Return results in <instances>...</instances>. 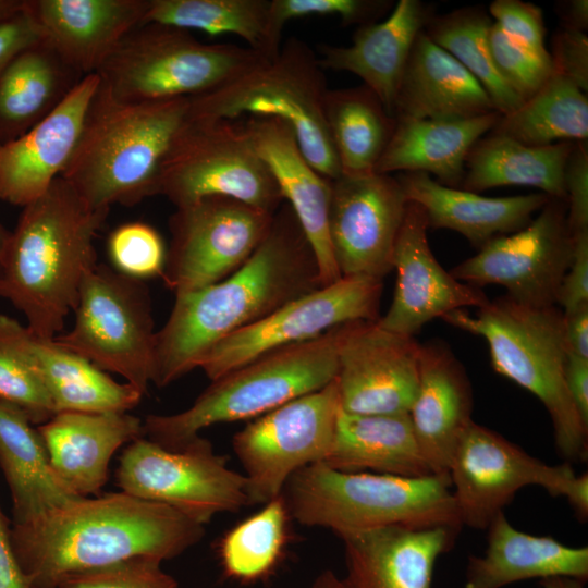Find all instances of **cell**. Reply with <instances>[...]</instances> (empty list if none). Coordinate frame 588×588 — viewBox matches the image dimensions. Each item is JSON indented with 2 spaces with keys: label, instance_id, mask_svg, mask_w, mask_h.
Listing matches in <instances>:
<instances>
[{
  "label": "cell",
  "instance_id": "5b68a950",
  "mask_svg": "<svg viewBox=\"0 0 588 588\" xmlns=\"http://www.w3.org/2000/svg\"><path fill=\"white\" fill-rule=\"evenodd\" d=\"M449 476L403 477L348 473L322 462L296 471L282 495L291 518L346 535L389 527L463 526Z\"/></svg>",
  "mask_w": 588,
  "mask_h": 588
},
{
  "label": "cell",
  "instance_id": "ac0fdd59",
  "mask_svg": "<svg viewBox=\"0 0 588 588\" xmlns=\"http://www.w3.org/2000/svg\"><path fill=\"white\" fill-rule=\"evenodd\" d=\"M329 234L341 277L382 279L392 255L407 199L391 174H341L330 181Z\"/></svg>",
  "mask_w": 588,
  "mask_h": 588
},
{
  "label": "cell",
  "instance_id": "83f0119b",
  "mask_svg": "<svg viewBox=\"0 0 588 588\" xmlns=\"http://www.w3.org/2000/svg\"><path fill=\"white\" fill-rule=\"evenodd\" d=\"M432 15V9L419 0H400L383 21L360 25L350 46H319V64L358 76L394 117L397 87L413 45Z\"/></svg>",
  "mask_w": 588,
  "mask_h": 588
},
{
  "label": "cell",
  "instance_id": "9c48e42d",
  "mask_svg": "<svg viewBox=\"0 0 588 588\" xmlns=\"http://www.w3.org/2000/svg\"><path fill=\"white\" fill-rule=\"evenodd\" d=\"M266 60L247 46L204 44L189 30L145 23L121 40L96 74L115 99L148 102L201 95Z\"/></svg>",
  "mask_w": 588,
  "mask_h": 588
},
{
  "label": "cell",
  "instance_id": "f546056e",
  "mask_svg": "<svg viewBox=\"0 0 588 588\" xmlns=\"http://www.w3.org/2000/svg\"><path fill=\"white\" fill-rule=\"evenodd\" d=\"M396 179L406 199L425 209L430 228L453 230L478 248L523 229L550 200L543 193L486 197L442 185L424 172H403Z\"/></svg>",
  "mask_w": 588,
  "mask_h": 588
},
{
  "label": "cell",
  "instance_id": "d6986e66",
  "mask_svg": "<svg viewBox=\"0 0 588 588\" xmlns=\"http://www.w3.org/2000/svg\"><path fill=\"white\" fill-rule=\"evenodd\" d=\"M420 344L376 321H356L340 351L335 382L341 411L408 414L419 379Z\"/></svg>",
  "mask_w": 588,
  "mask_h": 588
},
{
  "label": "cell",
  "instance_id": "7bdbcfd3",
  "mask_svg": "<svg viewBox=\"0 0 588 588\" xmlns=\"http://www.w3.org/2000/svg\"><path fill=\"white\" fill-rule=\"evenodd\" d=\"M107 249L114 269L132 279L161 277L167 249L159 233L149 224L133 221L115 228Z\"/></svg>",
  "mask_w": 588,
  "mask_h": 588
},
{
  "label": "cell",
  "instance_id": "680465c9",
  "mask_svg": "<svg viewBox=\"0 0 588 588\" xmlns=\"http://www.w3.org/2000/svg\"><path fill=\"white\" fill-rule=\"evenodd\" d=\"M585 583L580 579L566 576H552L540 579L542 588H584Z\"/></svg>",
  "mask_w": 588,
  "mask_h": 588
},
{
  "label": "cell",
  "instance_id": "91938a15",
  "mask_svg": "<svg viewBox=\"0 0 588 588\" xmlns=\"http://www.w3.org/2000/svg\"><path fill=\"white\" fill-rule=\"evenodd\" d=\"M307 588H339V576L333 571L326 569Z\"/></svg>",
  "mask_w": 588,
  "mask_h": 588
},
{
  "label": "cell",
  "instance_id": "681fc988",
  "mask_svg": "<svg viewBox=\"0 0 588 588\" xmlns=\"http://www.w3.org/2000/svg\"><path fill=\"white\" fill-rule=\"evenodd\" d=\"M553 70L588 90V37L586 32L561 26L552 37Z\"/></svg>",
  "mask_w": 588,
  "mask_h": 588
},
{
  "label": "cell",
  "instance_id": "277c9868",
  "mask_svg": "<svg viewBox=\"0 0 588 588\" xmlns=\"http://www.w3.org/2000/svg\"><path fill=\"white\" fill-rule=\"evenodd\" d=\"M188 107V98L121 101L99 81L60 176L96 209L130 207L155 196L159 167Z\"/></svg>",
  "mask_w": 588,
  "mask_h": 588
},
{
  "label": "cell",
  "instance_id": "cb8c5ba5",
  "mask_svg": "<svg viewBox=\"0 0 588 588\" xmlns=\"http://www.w3.org/2000/svg\"><path fill=\"white\" fill-rule=\"evenodd\" d=\"M456 532L389 526L343 536L339 588H431L437 560L453 548Z\"/></svg>",
  "mask_w": 588,
  "mask_h": 588
},
{
  "label": "cell",
  "instance_id": "8d00e7d4",
  "mask_svg": "<svg viewBox=\"0 0 588 588\" xmlns=\"http://www.w3.org/2000/svg\"><path fill=\"white\" fill-rule=\"evenodd\" d=\"M324 115L341 174L373 173L395 127V118L364 84L328 89Z\"/></svg>",
  "mask_w": 588,
  "mask_h": 588
},
{
  "label": "cell",
  "instance_id": "7c38bea8",
  "mask_svg": "<svg viewBox=\"0 0 588 588\" xmlns=\"http://www.w3.org/2000/svg\"><path fill=\"white\" fill-rule=\"evenodd\" d=\"M115 477L121 491L170 506L203 526L219 513L248 505L245 476L200 436L174 451L139 437L123 451Z\"/></svg>",
  "mask_w": 588,
  "mask_h": 588
},
{
  "label": "cell",
  "instance_id": "603a6c76",
  "mask_svg": "<svg viewBox=\"0 0 588 588\" xmlns=\"http://www.w3.org/2000/svg\"><path fill=\"white\" fill-rule=\"evenodd\" d=\"M243 122L314 250L322 285L338 281L341 273L329 234L330 180L309 164L286 122L256 117Z\"/></svg>",
  "mask_w": 588,
  "mask_h": 588
},
{
  "label": "cell",
  "instance_id": "836d02e7",
  "mask_svg": "<svg viewBox=\"0 0 588 588\" xmlns=\"http://www.w3.org/2000/svg\"><path fill=\"white\" fill-rule=\"evenodd\" d=\"M83 77L45 39L17 53L0 72V143L45 120Z\"/></svg>",
  "mask_w": 588,
  "mask_h": 588
},
{
  "label": "cell",
  "instance_id": "d6a6232c",
  "mask_svg": "<svg viewBox=\"0 0 588 588\" xmlns=\"http://www.w3.org/2000/svg\"><path fill=\"white\" fill-rule=\"evenodd\" d=\"M322 463L348 473L434 475L421 453L408 414L356 415L340 409L333 442Z\"/></svg>",
  "mask_w": 588,
  "mask_h": 588
},
{
  "label": "cell",
  "instance_id": "f907efd6",
  "mask_svg": "<svg viewBox=\"0 0 588 588\" xmlns=\"http://www.w3.org/2000/svg\"><path fill=\"white\" fill-rule=\"evenodd\" d=\"M572 236V261L561 282L556 301L563 314L588 305V231Z\"/></svg>",
  "mask_w": 588,
  "mask_h": 588
},
{
  "label": "cell",
  "instance_id": "f1b7e54d",
  "mask_svg": "<svg viewBox=\"0 0 588 588\" xmlns=\"http://www.w3.org/2000/svg\"><path fill=\"white\" fill-rule=\"evenodd\" d=\"M494 111L480 83L420 32L397 87L394 118L455 121Z\"/></svg>",
  "mask_w": 588,
  "mask_h": 588
},
{
  "label": "cell",
  "instance_id": "484cf974",
  "mask_svg": "<svg viewBox=\"0 0 588 588\" xmlns=\"http://www.w3.org/2000/svg\"><path fill=\"white\" fill-rule=\"evenodd\" d=\"M471 411L469 379L450 347L439 341L420 344L418 387L408 416L434 475L449 476L458 441L473 421Z\"/></svg>",
  "mask_w": 588,
  "mask_h": 588
},
{
  "label": "cell",
  "instance_id": "94428289",
  "mask_svg": "<svg viewBox=\"0 0 588 588\" xmlns=\"http://www.w3.org/2000/svg\"><path fill=\"white\" fill-rule=\"evenodd\" d=\"M23 7L24 0H0V22L16 14Z\"/></svg>",
  "mask_w": 588,
  "mask_h": 588
},
{
  "label": "cell",
  "instance_id": "60d3db41",
  "mask_svg": "<svg viewBox=\"0 0 588 588\" xmlns=\"http://www.w3.org/2000/svg\"><path fill=\"white\" fill-rule=\"evenodd\" d=\"M290 519L286 503L280 494L226 531L219 543L225 575L240 581L267 576L282 556Z\"/></svg>",
  "mask_w": 588,
  "mask_h": 588
},
{
  "label": "cell",
  "instance_id": "ee69618b",
  "mask_svg": "<svg viewBox=\"0 0 588 588\" xmlns=\"http://www.w3.org/2000/svg\"><path fill=\"white\" fill-rule=\"evenodd\" d=\"M489 47L504 83L523 100L537 93L553 73L551 56L535 53L509 38L494 23Z\"/></svg>",
  "mask_w": 588,
  "mask_h": 588
},
{
  "label": "cell",
  "instance_id": "f35d334b",
  "mask_svg": "<svg viewBox=\"0 0 588 588\" xmlns=\"http://www.w3.org/2000/svg\"><path fill=\"white\" fill-rule=\"evenodd\" d=\"M491 17L485 8L465 7L444 15H432L424 32L453 56L483 87L495 110L505 115L523 100L504 83L489 47Z\"/></svg>",
  "mask_w": 588,
  "mask_h": 588
},
{
  "label": "cell",
  "instance_id": "7dc6e473",
  "mask_svg": "<svg viewBox=\"0 0 588 588\" xmlns=\"http://www.w3.org/2000/svg\"><path fill=\"white\" fill-rule=\"evenodd\" d=\"M489 15L516 44L541 56L550 54L544 45L546 27L539 7L520 0H494L489 5Z\"/></svg>",
  "mask_w": 588,
  "mask_h": 588
},
{
  "label": "cell",
  "instance_id": "db71d44e",
  "mask_svg": "<svg viewBox=\"0 0 588 588\" xmlns=\"http://www.w3.org/2000/svg\"><path fill=\"white\" fill-rule=\"evenodd\" d=\"M0 588H30L12 549L10 528L0 511Z\"/></svg>",
  "mask_w": 588,
  "mask_h": 588
},
{
  "label": "cell",
  "instance_id": "b9f144b4",
  "mask_svg": "<svg viewBox=\"0 0 588 588\" xmlns=\"http://www.w3.org/2000/svg\"><path fill=\"white\" fill-rule=\"evenodd\" d=\"M390 7L380 0H270L268 41L272 57L281 48L284 25L295 19L306 16H339L344 25L375 22Z\"/></svg>",
  "mask_w": 588,
  "mask_h": 588
},
{
  "label": "cell",
  "instance_id": "c3c4849f",
  "mask_svg": "<svg viewBox=\"0 0 588 588\" xmlns=\"http://www.w3.org/2000/svg\"><path fill=\"white\" fill-rule=\"evenodd\" d=\"M567 224L571 234L588 231V146L574 142L564 171Z\"/></svg>",
  "mask_w": 588,
  "mask_h": 588
},
{
  "label": "cell",
  "instance_id": "44dd1931",
  "mask_svg": "<svg viewBox=\"0 0 588 588\" xmlns=\"http://www.w3.org/2000/svg\"><path fill=\"white\" fill-rule=\"evenodd\" d=\"M0 346L9 350L38 377L59 412L126 413L143 394L119 383L86 358L54 339L33 333L17 320L0 314Z\"/></svg>",
  "mask_w": 588,
  "mask_h": 588
},
{
  "label": "cell",
  "instance_id": "f5cc1de1",
  "mask_svg": "<svg viewBox=\"0 0 588 588\" xmlns=\"http://www.w3.org/2000/svg\"><path fill=\"white\" fill-rule=\"evenodd\" d=\"M565 383L580 419L588 427V359L567 352Z\"/></svg>",
  "mask_w": 588,
  "mask_h": 588
},
{
  "label": "cell",
  "instance_id": "30bf717a",
  "mask_svg": "<svg viewBox=\"0 0 588 588\" xmlns=\"http://www.w3.org/2000/svg\"><path fill=\"white\" fill-rule=\"evenodd\" d=\"M175 208L220 196L273 215L281 191L242 120L186 119L159 167L155 196Z\"/></svg>",
  "mask_w": 588,
  "mask_h": 588
},
{
  "label": "cell",
  "instance_id": "2e32d148",
  "mask_svg": "<svg viewBox=\"0 0 588 588\" xmlns=\"http://www.w3.org/2000/svg\"><path fill=\"white\" fill-rule=\"evenodd\" d=\"M572 254L566 201L550 198L527 225L493 237L450 273L470 286L500 285L516 302L546 307L556 305Z\"/></svg>",
  "mask_w": 588,
  "mask_h": 588
},
{
  "label": "cell",
  "instance_id": "e0dca14e",
  "mask_svg": "<svg viewBox=\"0 0 588 588\" xmlns=\"http://www.w3.org/2000/svg\"><path fill=\"white\" fill-rule=\"evenodd\" d=\"M575 475L569 463L547 465L474 420L449 468L461 523L476 529H487L519 489L538 485L550 495L562 497Z\"/></svg>",
  "mask_w": 588,
  "mask_h": 588
},
{
  "label": "cell",
  "instance_id": "9a60e30c",
  "mask_svg": "<svg viewBox=\"0 0 588 588\" xmlns=\"http://www.w3.org/2000/svg\"><path fill=\"white\" fill-rule=\"evenodd\" d=\"M383 280L365 275L341 277L220 340L198 368L216 380L271 351L316 339L331 329L379 319Z\"/></svg>",
  "mask_w": 588,
  "mask_h": 588
},
{
  "label": "cell",
  "instance_id": "4316f807",
  "mask_svg": "<svg viewBox=\"0 0 588 588\" xmlns=\"http://www.w3.org/2000/svg\"><path fill=\"white\" fill-rule=\"evenodd\" d=\"M37 430L53 471L78 497L98 495L115 451L144 436L143 421L127 412H59Z\"/></svg>",
  "mask_w": 588,
  "mask_h": 588
},
{
  "label": "cell",
  "instance_id": "6f0895ef",
  "mask_svg": "<svg viewBox=\"0 0 588 588\" xmlns=\"http://www.w3.org/2000/svg\"><path fill=\"white\" fill-rule=\"evenodd\" d=\"M569 505L573 507L576 516L586 522L588 517V475L587 473L576 475L571 483L566 494Z\"/></svg>",
  "mask_w": 588,
  "mask_h": 588
},
{
  "label": "cell",
  "instance_id": "f6af8a7d",
  "mask_svg": "<svg viewBox=\"0 0 588 588\" xmlns=\"http://www.w3.org/2000/svg\"><path fill=\"white\" fill-rule=\"evenodd\" d=\"M161 563L152 558H134L68 575L56 588H180Z\"/></svg>",
  "mask_w": 588,
  "mask_h": 588
},
{
  "label": "cell",
  "instance_id": "be15d7a7",
  "mask_svg": "<svg viewBox=\"0 0 588 588\" xmlns=\"http://www.w3.org/2000/svg\"><path fill=\"white\" fill-rule=\"evenodd\" d=\"M30 588H39V587H34V586H30Z\"/></svg>",
  "mask_w": 588,
  "mask_h": 588
},
{
  "label": "cell",
  "instance_id": "7402d4cb",
  "mask_svg": "<svg viewBox=\"0 0 588 588\" xmlns=\"http://www.w3.org/2000/svg\"><path fill=\"white\" fill-rule=\"evenodd\" d=\"M99 86L89 74L45 120L22 136L0 143V199L25 207L44 195L69 162L89 103Z\"/></svg>",
  "mask_w": 588,
  "mask_h": 588
},
{
  "label": "cell",
  "instance_id": "816d5d0a",
  "mask_svg": "<svg viewBox=\"0 0 588 588\" xmlns=\"http://www.w3.org/2000/svg\"><path fill=\"white\" fill-rule=\"evenodd\" d=\"M44 39V34L24 7L16 14L0 22V72L22 50Z\"/></svg>",
  "mask_w": 588,
  "mask_h": 588
},
{
  "label": "cell",
  "instance_id": "6125c7cd",
  "mask_svg": "<svg viewBox=\"0 0 588 588\" xmlns=\"http://www.w3.org/2000/svg\"><path fill=\"white\" fill-rule=\"evenodd\" d=\"M11 231H8L1 223H0V265L2 255L4 252V248L7 246L8 240L10 237Z\"/></svg>",
  "mask_w": 588,
  "mask_h": 588
},
{
  "label": "cell",
  "instance_id": "3957f363",
  "mask_svg": "<svg viewBox=\"0 0 588 588\" xmlns=\"http://www.w3.org/2000/svg\"><path fill=\"white\" fill-rule=\"evenodd\" d=\"M85 203L61 176L23 207L0 265V297L24 314L35 334L53 339L97 264L95 237L109 215Z\"/></svg>",
  "mask_w": 588,
  "mask_h": 588
},
{
  "label": "cell",
  "instance_id": "8fae6325",
  "mask_svg": "<svg viewBox=\"0 0 588 588\" xmlns=\"http://www.w3.org/2000/svg\"><path fill=\"white\" fill-rule=\"evenodd\" d=\"M73 310L72 329L53 339L144 395L152 382L157 332L144 281L96 264L81 283Z\"/></svg>",
  "mask_w": 588,
  "mask_h": 588
},
{
  "label": "cell",
  "instance_id": "bcb514c9",
  "mask_svg": "<svg viewBox=\"0 0 588 588\" xmlns=\"http://www.w3.org/2000/svg\"><path fill=\"white\" fill-rule=\"evenodd\" d=\"M0 401L23 411L33 424L42 425L56 408L38 377L9 350L0 346Z\"/></svg>",
  "mask_w": 588,
  "mask_h": 588
},
{
  "label": "cell",
  "instance_id": "d590c367",
  "mask_svg": "<svg viewBox=\"0 0 588 588\" xmlns=\"http://www.w3.org/2000/svg\"><path fill=\"white\" fill-rule=\"evenodd\" d=\"M573 144L529 146L489 132L470 148L460 188L478 194L500 186H532L550 198L566 201L564 171Z\"/></svg>",
  "mask_w": 588,
  "mask_h": 588
},
{
  "label": "cell",
  "instance_id": "6da1fadb",
  "mask_svg": "<svg viewBox=\"0 0 588 588\" xmlns=\"http://www.w3.org/2000/svg\"><path fill=\"white\" fill-rule=\"evenodd\" d=\"M322 286L314 250L285 203L252 256L231 275L175 296L156 332L152 382L163 388L198 368L208 350Z\"/></svg>",
  "mask_w": 588,
  "mask_h": 588
},
{
  "label": "cell",
  "instance_id": "9f6ffc18",
  "mask_svg": "<svg viewBox=\"0 0 588 588\" xmlns=\"http://www.w3.org/2000/svg\"><path fill=\"white\" fill-rule=\"evenodd\" d=\"M558 14L562 21V26L586 32L588 28V1L567 0L560 1Z\"/></svg>",
  "mask_w": 588,
  "mask_h": 588
},
{
  "label": "cell",
  "instance_id": "4fadbf2b",
  "mask_svg": "<svg viewBox=\"0 0 588 588\" xmlns=\"http://www.w3.org/2000/svg\"><path fill=\"white\" fill-rule=\"evenodd\" d=\"M335 379L266 413L235 433L233 451L244 468L248 505L280 495L299 469L323 462L340 413Z\"/></svg>",
  "mask_w": 588,
  "mask_h": 588
},
{
  "label": "cell",
  "instance_id": "7a4b0ae2",
  "mask_svg": "<svg viewBox=\"0 0 588 588\" xmlns=\"http://www.w3.org/2000/svg\"><path fill=\"white\" fill-rule=\"evenodd\" d=\"M204 535L203 525L174 509L123 491L79 497L10 528L15 558L39 588L134 558L171 560Z\"/></svg>",
  "mask_w": 588,
  "mask_h": 588
},
{
  "label": "cell",
  "instance_id": "4dcf8cb0",
  "mask_svg": "<svg viewBox=\"0 0 588 588\" xmlns=\"http://www.w3.org/2000/svg\"><path fill=\"white\" fill-rule=\"evenodd\" d=\"M482 555H469L464 588H503L507 585L552 576L586 581L588 548L568 547L551 536H535L513 527L499 513L488 526Z\"/></svg>",
  "mask_w": 588,
  "mask_h": 588
},
{
  "label": "cell",
  "instance_id": "11a10c76",
  "mask_svg": "<svg viewBox=\"0 0 588 588\" xmlns=\"http://www.w3.org/2000/svg\"><path fill=\"white\" fill-rule=\"evenodd\" d=\"M563 316L567 352L588 359V305Z\"/></svg>",
  "mask_w": 588,
  "mask_h": 588
},
{
  "label": "cell",
  "instance_id": "d4e9b609",
  "mask_svg": "<svg viewBox=\"0 0 588 588\" xmlns=\"http://www.w3.org/2000/svg\"><path fill=\"white\" fill-rule=\"evenodd\" d=\"M25 7L59 57L86 76L145 24L148 0H25Z\"/></svg>",
  "mask_w": 588,
  "mask_h": 588
},
{
  "label": "cell",
  "instance_id": "74e56055",
  "mask_svg": "<svg viewBox=\"0 0 588 588\" xmlns=\"http://www.w3.org/2000/svg\"><path fill=\"white\" fill-rule=\"evenodd\" d=\"M491 132L529 146L587 140V95L553 70L542 87L516 110L501 115Z\"/></svg>",
  "mask_w": 588,
  "mask_h": 588
},
{
  "label": "cell",
  "instance_id": "e575fe53",
  "mask_svg": "<svg viewBox=\"0 0 588 588\" xmlns=\"http://www.w3.org/2000/svg\"><path fill=\"white\" fill-rule=\"evenodd\" d=\"M0 467L12 499L13 524L79 498L53 471L44 441L27 415L0 401Z\"/></svg>",
  "mask_w": 588,
  "mask_h": 588
},
{
  "label": "cell",
  "instance_id": "ab89813d",
  "mask_svg": "<svg viewBox=\"0 0 588 588\" xmlns=\"http://www.w3.org/2000/svg\"><path fill=\"white\" fill-rule=\"evenodd\" d=\"M270 0H148L145 23L233 34L247 47L273 59L268 41Z\"/></svg>",
  "mask_w": 588,
  "mask_h": 588
},
{
  "label": "cell",
  "instance_id": "5bb4252c",
  "mask_svg": "<svg viewBox=\"0 0 588 588\" xmlns=\"http://www.w3.org/2000/svg\"><path fill=\"white\" fill-rule=\"evenodd\" d=\"M273 215L220 196L175 208L169 219L164 285L180 296L228 278L262 242Z\"/></svg>",
  "mask_w": 588,
  "mask_h": 588
},
{
  "label": "cell",
  "instance_id": "52a82bcc",
  "mask_svg": "<svg viewBox=\"0 0 588 588\" xmlns=\"http://www.w3.org/2000/svg\"><path fill=\"white\" fill-rule=\"evenodd\" d=\"M355 322L271 351L221 376L185 411L147 416L144 434L167 450H180L207 427L255 419L326 387L336 377L341 347Z\"/></svg>",
  "mask_w": 588,
  "mask_h": 588
},
{
  "label": "cell",
  "instance_id": "ffe728a7",
  "mask_svg": "<svg viewBox=\"0 0 588 588\" xmlns=\"http://www.w3.org/2000/svg\"><path fill=\"white\" fill-rule=\"evenodd\" d=\"M425 209L407 201L392 255L396 270L393 298L377 323L389 331L414 336L429 321L467 307L480 308L489 298L481 289L456 280L433 256L427 237Z\"/></svg>",
  "mask_w": 588,
  "mask_h": 588
},
{
  "label": "cell",
  "instance_id": "8992f818",
  "mask_svg": "<svg viewBox=\"0 0 588 588\" xmlns=\"http://www.w3.org/2000/svg\"><path fill=\"white\" fill-rule=\"evenodd\" d=\"M441 319L483 338L494 371L543 404L561 456L575 462L587 458L588 427L580 419L565 383L564 316L556 305L536 307L504 295L489 301L474 315L458 309Z\"/></svg>",
  "mask_w": 588,
  "mask_h": 588
},
{
  "label": "cell",
  "instance_id": "1f68e13d",
  "mask_svg": "<svg viewBox=\"0 0 588 588\" xmlns=\"http://www.w3.org/2000/svg\"><path fill=\"white\" fill-rule=\"evenodd\" d=\"M500 118L494 111L455 121L395 119L392 137L373 173L424 172L442 185L460 188L470 148Z\"/></svg>",
  "mask_w": 588,
  "mask_h": 588
},
{
  "label": "cell",
  "instance_id": "ba28073f",
  "mask_svg": "<svg viewBox=\"0 0 588 588\" xmlns=\"http://www.w3.org/2000/svg\"><path fill=\"white\" fill-rule=\"evenodd\" d=\"M323 69L308 44L297 37L279 53L236 78L188 98V119L277 118L293 130L309 164L323 177L341 175L324 115L328 91Z\"/></svg>",
  "mask_w": 588,
  "mask_h": 588
}]
</instances>
